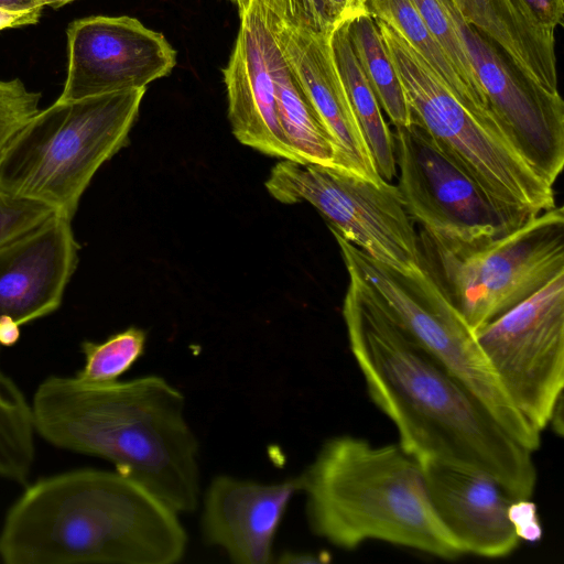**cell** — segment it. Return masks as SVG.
Wrapping results in <instances>:
<instances>
[{"label": "cell", "mask_w": 564, "mask_h": 564, "mask_svg": "<svg viewBox=\"0 0 564 564\" xmlns=\"http://www.w3.org/2000/svg\"><path fill=\"white\" fill-rule=\"evenodd\" d=\"M332 231V230H330ZM334 235L347 272L365 282L390 317L434 360L467 387L522 446L535 452L541 433L513 406L481 352L474 332L425 272L408 275Z\"/></svg>", "instance_id": "7"}, {"label": "cell", "mask_w": 564, "mask_h": 564, "mask_svg": "<svg viewBox=\"0 0 564 564\" xmlns=\"http://www.w3.org/2000/svg\"><path fill=\"white\" fill-rule=\"evenodd\" d=\"M563 397L556 402L554 410L552 412L549 425L551 424L553 431L562 434L563 432Z\"/></svg>", "instance_id": "37"}, {"label": "cell", "mask_w": 564, "mask_h": 564, "mask_svg": "<svg viewBox=\"0 0 564 564\" xmlns=\"http://www.w3.org/2000/svg\"><path fill=\"white\" fill-rule=\"evenodd\" d=\"M66 37L67 74L59 101L145 88L176 64V51L162 33L127 15L74 20Z\"/></svg>", "instance_id": "13"}, {"label": "cell", "mask_w": 564, "mask_h": 564, "mask_svg": "<svg viewBox=\"0 0 564 564\" xmlns=\"http://www.w3.org/2000/svg\"><path fill=\"white\" fill-rule=\"evenodd\" d=\"M365 7L370 15L390 25L416 51L457 99L492 117L464 84L412 0H366Z\"/></svg>", "instance_id": "23"}, {"label": "cell", "mask_w": 564, "mask_h": 564, "mask_svg": "<svg viewBox=\"0 0 564 564\" xmlns=\"http://www.w3.org/2000/svg\"><path fill=\"white\" fill-rule=\"evenodd\" d=\"M72 219L54 213L0 247V318L20 326L55 312L77 264Z\"/></svg>", "instance_id": "16"}, {"label": "cell", "mask_w": 564, "mask_h": 564, "mask_svg": "<svg viewBox=\"0 0 564 564\" xmlns=\"http://www.w3.org/2000/svg\"><path fill=\"white\" fill-rule=\"evenodd\" d=\"M419 237L425 270L473 332L564 272L561 206L478 248L451 251Z\"/></svg>", "instance_id": "8"}, {"label": "cell", "mask_w": 564, "mask_h": 564, "mask_svg": "<svg viewBox=\"0 0 564 564\" xmlns=\"http://www.w3.org/2000/svg\"><path fill=\"white\" fill-rule=\"evenodd\" d=\"M41 97L19 78L0 80V159L15 134L40 111Z\"/></svg>", "instance_id": "27"}, {"label": "cell", "mask_w": 564, "mask_h": 564, "mask_svg": "<svg viewBox=\"0 0 564 564\" xmlns=\"http://www.w3.org/2000/svg\"><path fill=\"white\" fill-rule=\"evenodd\" d=\"M145 343L147 334L138 327L126 328L101 343L83 341L85 364L75 378L91 384L115 382L144 354Z\"/></svg>", "instance_id": "25"}, {"label": "cell", "mask_w": 564, "mask_h": 564, "mask_svg": "<svg viewBox=\"0 0 564 564\" xmlns=\"http://www.w3.org/2000/svg\"><path fill=\"white\" fill-rule=\"evenodd\" d=\"M467 52L497 124L522 159L554 185L564 165V102L527 75L491 39L441 0Z\"/></svg>", "instance_id": "12"}, {"label": "cell", "mask_w": 564, "mask_h": 564, "mask_svg": "<svg viewBox=\"0 0 564 564\" xmlns=\"http://www.w3.org/2000/svg\"><path fill=\"white\" fill-rule=\"evenodd\" d=\"M234 50L223 69L228 118L237 140L263 154L296 161L280 124L273 74L276 40L259 0L238 8Z\"/></svg>", "instance_id": "14"}, {"label": "cell", "mask_w": 564, "mask_h": 564, "mask_svg": "<svg viewBox=\"0 0 564 564\" xmlns=\"http://www.w3.org/2000/svg\"><path fill=\"white\" fill-rule=\"evenodd\" d=\"M402 203L435 245L478 248L518 226L415 122L393 133Z\"/></svg>", "instance_id": "11"}, {"label": "cell", "mask_w": 564, "mask_h": 564, "mask_svg": "<svg viewBox=\"0 0 564 564\" xmlns=\"http://www.w3.org/2000/svg\"><path fill=\"white\" fill-rule=\"evenodd\" d=\"M328 561L327 553H295V552H284L281 554L279 562L280 563H321Z\"/></svg>", "instance_id": "35"}, {"label": "cell", "mask_w": 564, "mask_h": 564, "mask_svg": "<svg viewBox=\"0 0 564 564\" xmlns=\"http://www.w3.org/2000/svg\"><path fill=\"white\" fill-rule=\"evenodd\" d=\"M430 32L478 104L490 112L463 42L441 0H412ZM491 113V112H490Z\"/></svg>", "instance_id": "26"}, {"label": "cell", "mask_w": 564, "mask_h": 564, "mask_svg": "<svg viewBox=\"0 0 564 564\" xmlns=\"http://www.w3.org/2000/svg\"><path fill=\"white\" fill-rule=\"evenodd\" d=\"M510 520L520 541L536 542L542 527L536 506L530 499H516L510 507Z\"/></svg>", "instance_id": "31"}, {"label": "cell", "mask_w": 564, "mask_h": 564, "mask_svg": "<svg viewBox=\"0 0 564 564\" xmlns=\"http://www.w3.org/2000/svg\"><path fill=\"white\" fill-rule=\"evenodd\" d=\"M435 513L464 554L510 555L521 542L510 520L511 496L490 474L471 467L419 460Z\"/></svg>", "instance_id": "15"}, {"label": "cell", "mask_w": 564, "mask_h": 564, "mask_svg": "<svg viewBox=\"0 0 564 564\" xmlns=\"http://www.w3.org/2000/svg\"><path fill=\"white\" fill-rule=\"evenodd\" d=\"M348 275L343 317L350 351L399 444L417 460L484 470L514 498L530 499L538 479L533 452L390 317L365 282Z\"/></svg>", "instance_id": "1"}, {"label": "cell", "mask_w": 564, "mask_h": 564, "mask_svg": "<svg viewBox=\"0 0 564 564\" xmlns=\"http://www.w3.org/2000/svg\"><path fill=\"white\" fill-rule=\"evenodd\" d=\"M178 513L139 482L76 469L29 486L0 532L7 564H174L187 547Z\"/></svg>", "instance_id": "3"}, {"label": "cell", "mask_w": 564, "mask_h": 564, "mask_svg": "<svg viewBox=\"0 0 564 564\" xmlns=\"http://www.w3.org/2000/svg\"><path fill=\"white\" fill-rule=\"evenodd\" d=\"M35 433L50 444L104 458L177 513L198 502V441L182 392L150 375L85 383L51 376L31 401Z\"/></svg>", "instance_id": "2"}, {"label": "cell", "mask_w": 564, "mask_h": 564, "mask_svg": "<svg viewBox=\"0 0 564 564\" xmlns=\"http://www.w3.org/2000/svg\"><path fill=\"white\" fill-rule=\"evenodd\" d=\"M42 8L30 10H10L0 8V31L36 24L42 15Z\"/></svg>", "instance_id": "32"}, {"label": "cell", "mask_w": 564, "mask_h": 564, "mask_svg": "<svg viewBox=\"0 0 564 564\" xmlns=\"http://www.w3.org/2000/svg\"><path fill=\"white\" fill-rule=\"evenodd\" d=\"M347 28L354 53L381 110L394 128L410 126L411 109L377 20L366 11L348 20Z\"/></svg>", "instance_id": "22"}, {"label": "cell", "mask_w": 564, "mask_h": 564, "mask_svg": "<svg viewBox=\"0 0 564 564\" xmlns=\"http://www.w3.org/2000/svg\"><path fill=\"white\" fill-rule=\"evenodd\" d=\"M20 338V325L10 317L0 318V346H13Z\"/></svg>", "instance_id": "34"}, {"label": "cell", "mask_w": 564, "mask_h": 564, "mask_svg": "<svg viewBox=\"0 0 564 564\" xmlns=\"http://www.w3.org/2000/svg\"><path fill=\"white\" fill-rule=\"evenodd\" d=\"M147 88L127 89L40 110L0 159V188L73 219L100 166L128 142Z\"/></svg>", "instance_id": "5"}, {"label": "cell", "mask_w": 564, "mask_h": 564, "mask_svg": "<svg viewBox=\"0 0 564 564\" xmlns=\"http://www.w3.org/2000/svg\"><path fill=\"white\" fill-rule=\"evenodd\" d=\"M265 187L283 204L310 203L332 231L380 263L408 275L425 272L419 232L391 182L283 160L271 170Z\"/></svg>", "instance_id": "9"}, {"label": "cell", "mask_w": 564, "mask_h": 564, "mask_svg": "<svg viewBox=\"0 0 564 564\" xmlns=\"http://www.w3.org/2000/svg\"><path fill=\"white\" fill-rule=\"evenodd\" d=\"M297 491V477L274 484L215 477L204 498L205 541L223 549L234 563H272L275 534Z\"/></svg>", "instance_id": "18"}, {"label": "cell", "mask_w": 564, "mask_h": 564, "mask_svg": "<svg viewBox=\"0 0 564 564\" xmlns=\"http://www.w3.org/2000/svg\"><path fill=\"white\" fill-rule=\"evenodd\" d=\"M286 25L317 33H330L334 23L325 0H259Z\"/></svg>", "instance_id": "29"}, {"label": "cell", "mask_w": 564, "mask_h": 564, "mask_svg": "<svg viewBox=\"0 0 564 564\" xmlns=\"http://www.w3.org/2000/svg\"><path fill=\"white\" fill-rule=\"evenodd\" d=\"M297 481L312 532L337 547L377 540L444 560L464 555L433 509L420 462L399 443L334 436Z\"/></svg>", "instance_id": "4"}, {"label": "cell", "mask_w": 564, "mask_h": 564, "mask_svg": "<svg viewBox=\"0 0 564 564\" xmlns=\"http://www.w3.org/2000/svg\"><path fill=\"white\" fill-rule=\"evenodd\" d=\"M34 435L31 403L0 368V477L28 480L35 458Z\"/></svg>", "instance_id": "24"}, {"label": "cell", "mask_w": 564, "mask_h": 564, "mask_svg": "<svg viewBox=\"0 0 564 564\" xmlns=\"http://www.w3.org/2000/svg\"><path fill=\"white\" fill-rule=\"evenodd\" d=\"M54 213L43 203L0 188V247L36 227Z\"/></svg>", "instance_id": "28"}, {"label": "cell", "mask_w": 564, "mask_h": 564, "mask_svg": "<svg viewBox=\"0 0 564 564\" xmlns=\"http://www.w3.org/2000/svg\"><path fill=\"white\" fill-rule=\"evenodd\" d=\"M505 393L538 432L564 387V272L474 332Z\"/></svg>", "instance_id": "10"}, {"label": "cell", "mask_w": 564, "mask_h": 564, "mask_svg": "<svg viewBox=\"0 0 564 564\" xmlns=\"http://www.w3.org/2000/svg\"><path fill=\"white\" fill-rule=\"evenodd\" d=\"M465 21L498 44L535 83L560 94L554 31L541 28L510 0H451Z\"/></svg>", "instance_id": "19"}, {"label": "cell", "mask_w": 564, "mask_h": 564, "mask_svg": "<svg viewBox=\"0 0 564 564\" xmlns=\"http://www.w3.org/2000/svg\"><path fill=\"white\" fill-rule=\"evenodd\" d=\"M46 0H0V8L10 10L44 9Z\"/></svg>", "instance_id": "36"}, {"label": "cell", "mask_w": 564, "mask_h": 564, "mask_svg": "<svg viewBox=\"0 0 564 564\" xmlns=\"http://www.w3.org/2000/svg\"><path fill=\"white\" fill-rule=\"evenodd\" d=\"M231 2L236 3L238 8H241L245 6L249 0H230Z\"/></svg>", "instance_id": "39"}, {"label": "cell", "mask_w": 564, "mask_h": 564, "mask_svg": "<svg viewBox=\"0 0 564 564\" xmlns=\"http://www.w3.org/2000/svg\"><path fill=\"white\" fill-rule=\"evenodd\" d=\"M513 6L536 25L555 31L563 25L564 0H510Z\"/></svg>", "instance_id": "30"}, {"label": "cell", "mask_w": 564, "mask_h": 564, "mask_svg": "<svg viewBox=\"0 0 564 564\" xmlns=\"http://www.w3.org/2000/svg\"><path fill=\"white\" fill-rule=\"evenodd\" d=\"M273 74L280 124L297 162L338 169L335 142L278 43L273 52Z\"/></svg>", "instance_id": "21"}, {"label": "cell", "mask_w": 564, "mask_h": 564, "mask_svg": "<svg viewBox=\"0 0 564 564\" xmlns=\"http://www.w3.org/2000/svg\"><path fill=\"white\" fill-rule=\"evenodd\" d=\"M75 0H46L45 7H51L53 9H58L66 3L73 2Z\"/></svg>", "instance_id": "38"}, {"label": "cell", "mask_w": 564, "mask_h": 564, "mask_svg": "<svg viewBox=\"0 0 564 564\" xmlns=\"http://www.w3.org/2000/svg\"><path fill=\"white\" fill-rule=\"evenodd\" d=\"M325 2L336 25L366 12V0H325Z\"/></svg>", "instance_id": "33"}, {"label": "cell", "mask_w": 564, "mask_h": 564, "mask_svg": "<svg viewBox=\"0 0 564 564\" xmlns=\"http://www.w3.org/2000/svg\"><path fill=\"white\" fill-rule=\"evenodd\" d=\"M378 26L419 124L519 225L556 206L553 185L522 159L495 119L463 104L390 25Z\"/></svg>", "instance_id": "6"}, {"label": "cell", "mask_w": 564, "mask_h": 564, "mask_svg": "<svg viewBox=\"0 0 564 564\" xmlns=\"http://www.w3.org/2000/svg\"><path fill=\"white\" fill-rule=\"evenodd\" d=\"M334 62L344 84L356 120L380 177L391 182L397 176L393 133L354 53L347 21L329 34Z\"/></svg>", "instance_id": "20"}, {"label": "cell", "mask_w": 564, "mask_h": 564, "mask_svg": "<svg viewBox=\"0 0 564 564\" xmlns=\"http://www.w3.org/2000/svg\"><path fill=\"white\" fill-rule=\"evenodd\" d=\"M267 13L279 47L335 142L338 169L382 182L334 62L330 33L290 26L268 9Z\"/></svg>", "instance_id": "17"}]
</instances>
